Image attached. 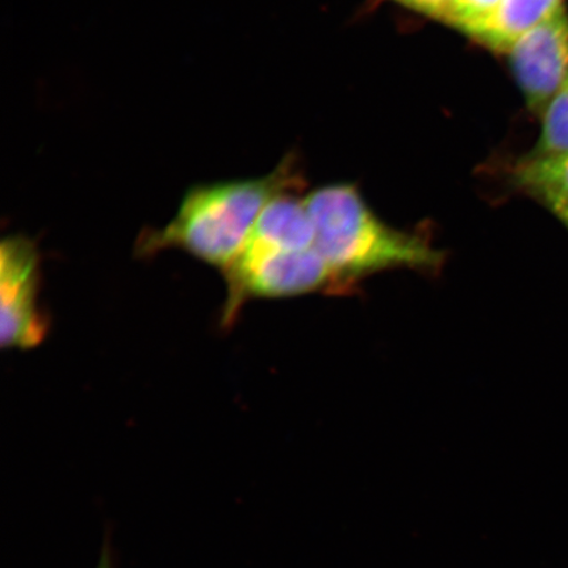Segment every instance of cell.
<instances>
[{
    "label": "cell",
    "instance_id": "6da1fadb",
    "mask_svg": "<svg viewBox=\"0 0 568 568\" xmlns=\"http://www.w3.org/2000/svg\"><path fill=\"white\" fill-rule=\"evenodd\" d=\"M304 204L315 229L314 247L332 268L336 283L382 270L442 265V253L423 239L382 223L351 184L314 191Z\"/></svg>",
    "mask_w": 568,
    "mask_h": 568
},
{
    "label": "cell",
    "instance_id": "7a4b0ae2",
    "mask_svg": "<svg viewBox=\"0 0 568 568\" xmlns=\"http://www.w3.org/2000/svg\"><path fill=\"white\" fill-rule=\"evenodd\" d=\"M288 172L283 165L261 180L191 189L165 229L144 234L139 253L176 247L224 270L243 251L262 211L288 189L293 181Z\"/></svg>",
    "mask_w": 568,
    "mask_h": 568
},
{
    "label": "cell",
    "instance_id": "3957f363",
    "mask_svg": "<svg viewBox=\"0 0 568 568\" xmlns=\"http://www.w3.org/2000/svg\"><path fill=\"white\" fill-rule=\"evenodd\" d=\"M224 275L229 284L224 325L233 323L248 297L297 296L336 284L332 268L315 247L284 252L244 246Z\"/></svg>",
    "mask_w": 568,
    "mask_h": 568
},
{
    "label": "cell",
    "instance_id": "277c9868",
    "mask_svg": "<svg viewBox=\"0 0 568 568\" xmlns=\"http://www.w3.org/2000/svg\"><path fill=\"white\" fill-rule=\"evenodd\" d=\"M39 254L31 241L13 236L0 248V305L2 346L30 349L47 335L38 305Z\"/></svg>",
    "mask_w": 568,
    "mask_h": 568
},
{
    "label": "cell",
    "instance_id": "5b68a950",
    "mask_svg": "<svg viewBox=\"0 0 568 568\" xmlns=\"http://www.w3.org/2000/svg\"><path fill=\"white\" fill-rule=\"evenodd\" d=\"M508 53L528 105L544 111L568 80L566 10L523 36Z\"/></svg>",
    "mask_w": 568,
    "mask_h": 568
},
{
    "label": "cell",
    "instance_id": "8992f818",
    "mask_svg": "<svg viewBox=\"0 0 568 568\" xmlns=\"http://www.w3.org/2000/svg\"><path fill=\"white\" fill-rule=\"evenodd\" d=\"M565 10V0H500L466 33L496 52L508 53L523 36Z\"/></svg>",
    "mask_w": 568,
    "mask_h": 568
},
{
    "label": "cell",
    "instance_id": "52a82bcc",
    "mask_svg": "<svg viewBox=\"0 0 568 568\" xmlns=\"http://www.w3.org/2000/svg\"><path fill=\"white\" fill-rule=\"evenodd\" d=\"M314 244L315 229L304 201L282 194L262 211L245 246L295 252L307 251Z\"/></svg>",
    "mask_w": 568,
    "mask_h": 568
},
{
    "label": "cell",
    "instance_id": "ba28073f",
    "mask_svg": "<svg viewBox=\"0 0 568 568\" xmlns=\"http://www.w3.org/2000/svg\"><path fill=\"white\" fill-rule=\"evenodd\" d=\"M515 180L554 213L568 209V153L535 154L518 163Z\"/></svg>",
    "mask_w": 568,
    "mask_h": 568
},
{
    "label": "cell",
    "instance_id": "9c48e42d",
    "mask_svg": "<svg viewBox=\"0 0 568 568\" xmlns=\"http://www.w3.org/2000/svg\"><path fill=\"white\" fill-rule=\"evenodd\" d=\"M568 153V80L544 110L541 139L535 154Z\"/></svg>",
    "mask_w": 568,
    "mask_h": 568
},
{
    "label": "cell",
    "instance_id": "30bf717a",
    "mask_svg": "<svg viewBox=\"0 0 568 568\" xmlns=\"http://www.w3.org/2000/svg\"><path fill=\"white\" fill-rule=\"evenodd\" d=\"M500 0H453L445 21L466 32L468 28L487 17Z\"/></svg>",
    "mask_w": 568,
    "mask_h": 568
},
{
    "label": "cell",
    "instance_id": "8fae6325",
    "mask_svg": "<svg viewBox=\"0 0 568 568\" xmlns=\"http://www.w3.org/2000/svg\"><path fill=\"white\" fill-rule=\"evenodd\" d=\"M412 10L426 13V16L446 20L450 11L453 0H397Z\"/></svg>",
    "mask_w": 568,
    "mask_h": 568
},
{
    "label": "cell",
    "instance_id": "7c38bea8",
    "mask_svg": "<svg viewBox=\"0 0 568 568\" xmlns=\"http://www.w3.org/2000/svg\"><path fill=\"white\" fill-rule=\"evenodd\" d=\"M97 568H115V559H113V554L109 538H106L104 541L101 558H99V564Z\"/></svg>",
    "mask_w": 568,
    "mask_h": 568
},
{
    "label": "cell",
    "instance_id": "4fadbf2b",
    "mask_svg": "<svg viewBox=\"0 0 568 568\" xmlns=\"http://www.w3.org/2000/svg\"><path fill=\"white\" fill-rule=\"evenodd\" d=\"M556 215L559 217L560 222H562L568 229V209L556 212Z\"/></svg>",
    "mask_w": 568,
    "mask_h": 568
}]
</instances>
